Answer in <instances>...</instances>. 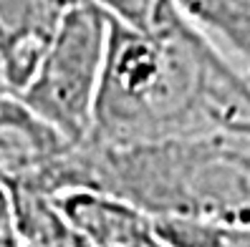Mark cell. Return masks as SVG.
I'll return each mask as SVG.
<instances>
[{"instance_id":"obj_7","label":"cell","mask_w":250,"mask_h":247,"mask_svg":"<svg viewBox=\"0 0 250 247\" xmlns=\"http://www.w3.org/2000/svg\"><path fill=\"white\" fill-rule=\"evenodd\" d=\"M159 237L169 247H250V225L223 220H154Z\"/></svg>"},{"instance_id":"obj_1","label":"cell","mask_w":250,"mask_h":247,"mask_svg":"<svg viewBox=\"0 0 250 247\" xmlns=\"http://www.w3.org/2000/svg\"><path fill=\"white\" fill-rule=\"evenodd\" d=\"M111 20L94 129L86 141L129 147L180 136L250 139V76L165 0L149 31Z\"/></svg>"},{"instance_id":"obj_6","label":"cell","mask_w":250,"mask_h":247,"mask_svg":"<svg viewBox=\"0 0 250 247\" xmlns=\"http://www.w3.org/2000/svg\"><path fill=\"white\" fill-rule=\"evenodd\" d=\"M53 202L89 247H152L159 242L154 217L111 192L71 190Z\"/></svg>"},{"instance_id":"obj_2","label":"cell","mask_w":250,"mask_h":247,"mask_svg":"<svg viewBox=\"0 0 250 247\" xmlns=\"http://www.w3.org/2000/svg\"><path fill=\"white\" fill-rule=\"evenodd\" d=\"M89 190L137 205L154 220H223L250 225V139L180 136L129 147L83 141Z\"/></svg>"},{"instance_id":"obj_9","label":"cell","mask_w":250,"mask_h":247,"mask_svg":"<svg viewBox=\"0 0 250 247\" xmlns=\"http://www.w3.org/2000/svg\"><path fill=\"white\" fill-rule=\"evenodd\" d=\"M18 240L16 227V202H13L10 187L0 179V247Z\"/></svg>"},{"instance_id":"obj_5","label":"cell","mask_w":250,"mask_h":247,"mask_svg":"<svg viewBox=\"0 0 250 247\" xmlns=\"http://www.w3.org/2000/svg\"><path fill=\"white\" fill-rule=\"evenodd\" d=\"M73 0H0V61L10 94H23L58 36Z\"/></svg>"},{"instance_id":"obj_8","label":"cell","mask_w":250,"mask_h":247,"mask_svg":"<svg viewBox=\"0 0 250 247\" xmlns=\"http://www.w3.org/2000/svg\"><path fill=\"white\" fill-rule=\"evenodd\" d=\"M91 3H96L114 20L139 31H149L165 0H91Z\"/></svg>"},{"instance_id":"obj_11","label":"cell","mask_w":250,"mask_h":247,"mask_svg":"<svg viewBox=\"0 0 250 247\" xmlns=\"http://www.w3.org/2000/svg\"><path fill=\"white\" fill-rule=\"evenodd\" d=\"M3 247H36V245H31V242H25V240H16V242H10V245H3Z\"/></svg>"},{"instance_id":"obj_3","label":"cell","mask_w":250,"mask_h":247,"mask_svg":"<svg viewBox=\"0 0 250 247\" xmlns=\"http://www.w3.org/2000/svg\"><path fill=\"white\" fill-rule=\"evenodd\" d=\"M111 20L91 0H73L36 78L18 94L71 141H86L94 129Z\"/></svg>"},{"instance_id":"obj_10","label":"cell","mask_w":250,"mask_h":247,"mask_svg":"<svg viewBox=\"0 0 250 247\" xmlns=\"http://www.w3.org/2000/svg\"><path fill=\"white\" fill-rule=\"evenodd\" d=\"M8 91V83H5V74H3V61H0V94Z\"/></svg>"},{"instance_id":"obj_4","label":"cell","mask_w":250,"mask_h":247,"mask_svg":"<svg viewBox=\"0 0 250 247\" xmlns=\"http://www.w3.org/2000/svg\"><path fill=\"white\" fill-rule=\"evenodd\" d=\"M0 179L46 197L81 190V144L10 91L0 94Z\"/></svg>"}]
</instances>
